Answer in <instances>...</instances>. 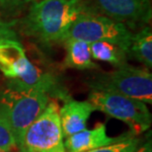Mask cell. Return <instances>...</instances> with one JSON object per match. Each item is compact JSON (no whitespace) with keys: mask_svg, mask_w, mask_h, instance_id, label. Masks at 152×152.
I'll return each mask as SVG.
<instances>
[{"mask_svg":"<svg viewBox=\"0 0 152 152\" xmlns=\"http://www.w3.org/2000/svg\"><path fill=\"white\" fill-rule=\"evenodd\" d=\"M85 8L82 0L34 2L21 23L23 31L45 45L64 42L70 27Z\"/></svg>","mask_w":152,"mask_h":152,"instance_id":"6da1fadb","label":"cell"},{"mask_svg":"<svg viewBox=\"0 0 152 152\" xmlns=\"http://www.w3.org/2000/svg\"><path fill=\"white\" fill-rule=\"evenodd\" d=\"M50 102V96L44 92L21 90L6 86L0 93V108L19 148L25 132L41 115Z\"/></svg>","mask_w":152,"mask_h":152,"instance_id":"7a4b0ae2","label":"cell"},{"mask_svg":"<svg viewBox=\"0 0 152 152\" xmlns=\"http://www.w3.org/2000/svg\"><path fill=\"white\" fill-rule=\"evenodd\" d=\"M88 85L92 90L117 93L145 104L152 103L151 72L147 68L136 67L126 62L110 72L95 75Z\"/></svg>","mask_w":152,"mask_h":152,"instance_id":"3957f363","label":"cell"},{"mask_svg":"<svg viewBox=\"0 0 152 152\" xmlns=\"http://www.w3.org/2000/svg\"><path fill=\"white\" fill-rule=\"evenodd\" d=\"M132 36L133 34L126 24L97 14L89 8H85L72 24L65 41L75 39L89 44L107 42L117 45L127 54Z\"/></svg>","mask_w":152,"mask_h":152,"instance_id":"277c9868","label":"cell"},{"mask_svg":"<svg viewBox=\"0 0 152 152\" xmlns=\"http://www.w3.org/2000/svg\"><path fill=\"white\" fill-rule=\"evenodd\" d=\"M95 110L124 121L132 135L141 134L151 126V114L146 104L139 100L107 91L92 90L88 96Z\"/></svg>","mask_w":152,"mask_h":152,"instance_id":"5b68a950","label":"cell"},{"mask_svg":"<svg viewBox=\"0 0 152 152\" xmlns=\"http://www.w3.org/2000/svg\"><path fill=\"white\" fill-rule=\"evenodd\" d=\"M56 100L50 101L44 112L30 124L19 146L20 152H66Z\"/></svg>","mask_w":152,"mask_h":152,"instance_id":"8992f818","label":"cell"},{"mask_svg":"<svg viewBox=\"0 0 152 152\" xmlns=\"http://www.w3.org/2000/svg\"><path fill=\"white\" fill-rule=\"evenodd\" d=\"M105 16L121 23H148L151 19L149 0H93Z\"/></svg>","mask_w":152,"mask_h":152,"instance_id":"52a82bcc","label":"cell"},{"mask_svg":"<svg viewBox=\"0 0 152 152\" xmlns=\"http://www.w3.org/2000/svg\"><path fill=\"white\" fill-rule=\"evenodd\" d=\"M7 86L21 90H33L44 92L48 95L53 94L54 97L64 100L69 96L67 92L59 86L53 75L39 68L30 61L28 68L24 73L15 79H9Z\"/></svg>","mask_w":152,"mask_h":152,"instance_id":"ba28073f","label":"cell"},{"mask_svg":"<svg viewBox=\"0 0 152 152\" xmlns=\"http://www.w3.org/2000/svg\"><path fill=\"white\" fill-rule=\"evenodd\" d=\"M130 136L133 135L129 132L117 137H110L107 133L106 124L98 123L93 129H85L66 137V140L63 144L68 152H87L121 141Z\"/></svg>","mask_w":152,"mask_h":152,"instance_id":"9c48e42d","label":"cell"},{"mask_svg":"<svg viewBox=\"0 0 152 152\" xmlns=\"http://www.w3.org/2000/svg\"><path fill=\"white\" fill-rule=\"evenodd\" d=\"M59 109L63 137H68L87 127V121L95 110L89 101H77L67 96Z\"/></svg>","mask_w":152,"mask_h":152,"instance_id":"30bf717a","label":"cell"},{"mask_svg":"<svg viewBox=\"0 0 152 152\" xmlns=\"http://www.w3.org/2000/svg\"><path fill=\"white\" fill-rule=\"evenodd\" d=\"M30 60L19 41L0 45V72L8 79H15L27 70Z\"/></svg>","mask_w":152,"mask_h":152,"instance_id":"8fae6325","label":"cell"},{"mask_svg":"<svg viewBox=\"0 0 152 152\" xmlns=\"http://www.w3.org/2000/svg\"><path fill=\"white\" fill-rule=\"evenodd\" d=\"M64 44L66 53L62 63L64 68L80 70L99 68V66L92 60L89 42L81 39H66Z\"/></svg>","mask_w":152,"mask_h":152,"instance_id":"7c38bea8","label":"cell"},{"mask_svg":"<svg viewBox=\"0 0 152 152\" xmlns=\"http://www.w3.org/2000/svg\"><path fill=\"white\" fill-rule=\"evenodd\" d=\"M127 54L143 63L146 67L152 66V33L151 29L144 27L136 34H133L132 44Z\"/></svg>","mask_w":152,"mask_h":152,"instance_id":"4fadbf2b","label":"cell"},{"mask_svg":"<svg viewBox=\"0 0 152 152\" xmlns=\"http://www.w3.org/2000/svg\"><path fill=\"white\" fill-rule=\"evenodd\" d=\"M91 56L94 59L120 66L126 63V53L117 45L107 42H95L90 44Z\"/></svg>","mask_w":152,"mask_h":152,"instance_id":"5bb4252c","label":"cell"},{"mask_svg":"<svg viewBox=\"0 0 152 152\" xmlns=\"http://www.w3.org/2000/svg\"><path fill=\"white\" fill-rule=\"evenodd\" d=\"M139 138H135L133 136L123 139L121 141L115 143L106 145V146L97 148V149L90 150L87 152H135L139 146Z\"/></svg>","mask_w":152,"mask_h":152,"instance_id":"9a60e30c","label":"cell"},{"mask_svg":"<svg viewBox=\"0 0 152 152\" xmlns=\"http://www.w3.org/2000/svg\"><path fill=\"white\" fill-rule=\"evenodd\" d=\"M0 148L7 150L18 149L13 132L1 108H0Z\"/></svg>","mask_w":152,"mask_h":152,"instance_id":"2e32d148","label":"cell"},{"mask_svg":"<svg viewBox=\"0 0 152 152\" xmlns=\"http://www.w3.org/2000/svg\"><path fill=\"white\" fill-rule=\"evenodd\" d=\"M16 22L4 21L0 19V45L9 41H19V37L14 29Z\"/></svg>","mask_w":152,"mask_h":152,"instance_id":"e0dca14e","label":"cell"},{"mask_svg":"<svg viewBox=\"0 0 152 152\" xmlns=\"http://www.w3.org/2000/svg\"><path fill=\"white\" fill-rule=\"evenodd\" d=\"M30 0H0V8L5 13L12 14L20 11Z\"/></svg>","mask_w":152,"mask_h":152,"instance_id":"ac0fdd59","label":"cell"},{"mask_svg":"<svg viewBox=\"0 0 152 152\" xmlns=\"http://www.w3.org/2000/svg\"><path fill=\"white\" fill-rule=\"evenodd\" d=\"M135 152H152V144H151L150 138H149V140L145 142L144 144H142L140 147L138 146V148L136 149Z\"/></svg>","mask_w":152,"mask_h":152,"instance_id":"d6986e66","label":"cell"},{"mask_svg":"<svg viewBox=\"0 0 152 152\" xmlns=\"http://www.w3.org/2000/svg\"><path fill=\"white\" fill-rule=\"evenodd\" d=\"M0 152H16L15 150H7V149H3V148H0Z\"/></svg>","mask_w":152,"mask_h":152,"instance_id":"ffe728a7","label":"cell"}]
</instances>
